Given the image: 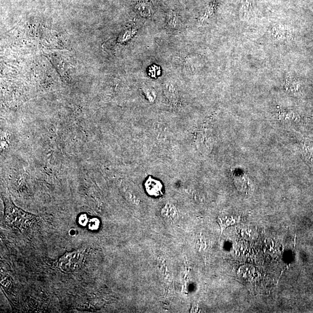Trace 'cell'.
<instances>
[{
	"label": "cell",
	"mask_w": 313,
	"mask_h": 313,
	"mask_svg": "<svg viewBox=\"0 0 313 313\" xmlns=\"http://www.w3.org/2000/svg\"><path fill=\"white\" fill-rule=\"evenodd\" d=\"M4 204V220L11 228L24 232L30 229L38 220L39 217L16 207L10 200L5 199Z\"/></svg>",
	"instance_id": "obj_1"
},
{
	"label": "cell",
	"mask_w": 313,
	"mask_h": 313,
	"mask_svg": "<svg viewBox=\"0 0 313 313\" xmlns=\"http://www.w3.org/2000/svg\"><path fill=\"white\" fill-rule=\"evenodd\" d=\"M100 225V220L96 217L92 218L88 223V229L92 231L97 230L99 229Z\"/></svg>",
	"instance_id": "obj_11"
},
{
	"label": "cell",
	"mask_w": 313,
	"mask_h": 313,
	"mask_svg": "<svg viewBox=\"0 0 313 313\" xmlns=\"http://www.w3.org/2000/svg\"><path fill=\"white\" fill-rule=\"evenodd\" d=\"M85 249L66 252L57 260L54 265L59 271L63 273H71L76 271L83 264Z\"/></svg>",
	"instance_id": "obj_2"
},
{
	"label": "cell",
	"mask_w": 313,
	"mask_h": 313,
	"mask_svg": "<svg viewBox=\"0 0 313 313\" xmlns=\"http://www.w3.org/2000/svg\"><path fill=\"white\" fill-rule=\"evenodd\" d=\"M285 88L287 91L290 93H298L300 89V84L298 81L295 79L287 75L286 80Z\"/></svg>",
	"instance_id": "obj_7"
},
{
	"label": "cell",
	"mask_w": 313,
	"mask_h": 313,
	"mask_svg": "<svg viewBox=\"0 0 313 313\" xmlns=\"http://www.w3.org/2000/svg\"><path fill=\"white\" fill-rule=\"evenodd\" d=\"M151 76H157L160 74V69L157 66H151L149 70Z\"/></svg>",
	"instance_id": "obj_13"
},
{
	"label": "cell",
	"mask_w": 313,
	"mask_h": 313,
	"mask_svg": "<svg viewBox=\"0 0 313 313\" xmlns=\"http://www.w3.org/2000/svg\"><path fill=\"white\" fill-rule=\"evenodd\" d=\"M144 188L147 194L153 197H158L163 194L162 183L151 177L145 182Z\"/></svg>",
	"instance_id": "obj_3"
},
{
	"label": "cell",
	"mask_w": 313,
	"mask_h": 313,
	"mask_svg": "<svg viewBox=\"0 0 313 313\" xmlns=\"http://www.w3.org/2000/svg\"><path fill=\"white\" fill-rule=\"evenodd\" d=\"M252 7L251 0H241L240 9V18L242 21H247L251 18Z\"/></svg>",
	"instance_id": "obj_6"
},
{
	"label": "cell",
	"mask_w": 313,
	"mask_h": 313,
	"mask_svg": "<svg viewBox=\"0 0 313 313\" xmlns=\"http://www.w3.org/2000/svg\"><path fill=\"white\" fill-rule=\"evenodd\" d=\"M168 24L170 27L176 28L179 27L180 22L178 17L175 14H171L169 16V20H168Z\"/></svg>",
	"instance_id": "obj_9"
},
{
	"label": "cell",
	"mask_w": 313,
	"mask_h": 313,
	"mask_svg": "<svg viewBox=\"0 0 313 313\" xmlns=\"http://www.w3.org/2000/svg\"><path fill=\"white\" fill-rule=\"evenodd\" d=\"M89 222L88 217L86 214H82L78 217V223L82 226H86Z\"/></svg>",
	"instance_id": "obj_12"
},
{
	"label": "cell",
	"mask_w": 313,
	"mask_h": 313,
	"mask_svg": "<svg viewBox=\"0 0 313 313\" xmlns=\"http://www.w3.org/2000/svg\"><path fill=\"white\" fill-rule=\"evenodd\" d=\"M161 216L166 222L170 223H175L178 220V214L176 209L173 205L168 204L162 209Z\"/></svg>",
	"instance_id": "obj_4"
},
{
	"label": "cell",
	"mask_w": 313,
	"mask_h": 313,
	"mask_svg": "<svg viewBox=\"0 0 313 313\" xmlns=\"http://www.w3.org/2000/svg\"><path fill=\"white\" fill-rule=\"evenodd\" d=\"M273 36L278 40L288 39L290 36L288 28L280 26L273 28Z\"/></svg>",
	"instance_id": "obj_8"
},
{
	"label": "cell",
	"mask_w": 313,
	"mask_h": 313,
	"mask_svg": "<svg viewBox=\"0 0 313 313\" xmlns=\"http://www.w3.org/2000/svg\"><path fill=\"white\" fill-rule=\"evenodd\" d=\"M218 222L220 224V226L221 229H222V231L226 228L227 226L231 225V224H233L236 223V220L233 219V218L229 217H225V219L224 218L219 217V219H218Z\"/></svg>",
	"instance_id": "obj_10"
},
{
	"label": "cell",
	"mask_w": 313,
	"mask_h": 313,
	"mask_svg": "<svg viewBox=\"0 0 313 313\" xmlns=\"http://www.w3.org/2000/svg\"><path fill=\"white\" fill-rule=\"evenodd\" d=\"M234 181L238 189H241L242 191H247V188H251V181L244 173L235 172L234 175Z\"/></svg>",
	"instance_id": "obj_5"
}]
</instances>
